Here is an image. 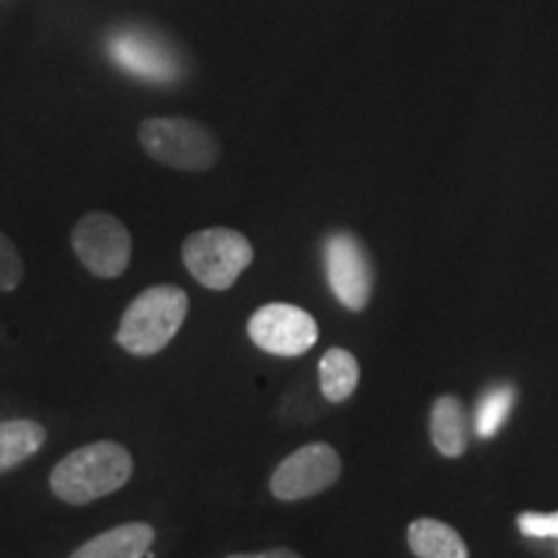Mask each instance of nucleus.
<instances>
[{"label":"nucleus","instance_id":"nucleus-11","mask_svg":"<svg viewBox=\"0 0 558 558\" xmlns=\"http://www.w3.org/2000/svg\"><path fill=\"white\" fill-rule=\"evenodd\" d=\"M432 442L445 458H460L469 448V416L456 396H442L432 407Z\"/></svg>","mask_w":558,"mask_h":558},{"label":"nucleus","instance_id":"nucleus-7","mask_svg":"<svg viewBox=\"0 0 558 558\" xmlns=\"http://www.w3.org/2000/svg\"><path fill=\"white\" fill-rule=\"evenodd\" d=\"M341 476L339 452L326 442H311L292 452L271 473L269 488L279 501L311 499Z\"/></svg>","mask_w":558,"mask_h":558},{"label":"nucleus","instance_id":"nucleus-10","mask_svg":"<svg viewBox=\"0 0 558 558\" xmlns=\"http://www.w3.org/2000/svg\"><path fill=\"white\" fill-rule=\"evenodd\" d=\"M153 541L156 530L148 522H128V525L111 527L107 533L96 535L81 548L73 550L75 558H148L153 556Z\"/></svg>","mask_w":558,"mask_h":558},{"label":"nucleus","instance_id":"nucleus-8","mask_svg":"<svg viewBox=\"0 0 558 558\" xmlns=\"http://www.w3.org/2000/svg\"><path fill=\"white\" fill-rule=\"evenodd\" d=\"M248 337L275 357H300L318 341V324L298 305L269 303L251 316Z\"/></svg>","mask_w":558,"mask_h":558},{"label":"nucleus","instance_id":"nucleus-2","mask_svg":"<svg viewBox=\"0 0 558 558\" xmlns=\"http://www.w3.org/2000/svg\"><path fill=\"white\" fill-rule=\"evenodd\" d=\"M104 52L130 78L173 86L186 78V54L169 34L143 21H122L104 37Z\"/></svg>","mask_w":558,"mask_h":558},{"label":"nucleus","instance_id":"nucleus-14","mask_svg":"<svg viewBox=\"0 0 558 558\" xmlns=\"http://www.w3.org/2000/svg\"><path fill=\"white\" fill-rule=\"evenodd\" d=\"M320 375V393L329 403H344L352 399L360 383V365L352 352L333 347L320 357L318 365Z\"/></svg>","mask_w":558,"mask_h":558},{"label":"nucleus","instance_id":"nucleus-6","mask_svg":"<svg viewBox=\"0 0 558 558\" xmlns=\"http://www.w3.org/2000/svg\"><path fill=\"white\" fill-rule=\"evenodd\" d=\"M75 256L83 267L99 279H117L130 267L132 235L120 218L109 213H88L75 222L73 235Z\"/></svg>","mask_w":558,"mask_h":558},{"label":"nucleus","instance_id":"nucleus-5","mask_svg":"<svg viewBox=\"0 0 558 558\" xmlns=\"http://www.w3.org/2000/svg\"><path fill=\"white\" fill-rule=\"evenodd\" d=\"M190 275L207 290H230L254 262V248L239 230L207 228L192 233L181 246Z\"/></svg>","mask_w":558,"mask_h":558},{"label":"nucleus","instance_id":"nucleus-15","mask_svg":"<svg viewBox=\"0 0 558 558\" xmlns=\"http://www.w3.org/2000/svg\"><path fill=\"white\" fill-rule=\"evenodd\" d=\"M514 401H518V388L512 383H497V386L488 388L478 399L476 414H473V432L481 439L497 437L512 414Z\"/></svg>","mask_w":558,"mask_h":558},{"label":"nucleus","instance_id":"nucleus-17","mask_svg":"<svg viewBox=\"0 0 558 558\" xmlns=\"http://www.w3.org/2000/svg\"><path fill=\"white\" fill-rule=\"evenodd\" d=\"M518 527L522 535H527V538H558V512H525L518 518Z\"/></svg>","mask_w":558,"mask_h":558},{"label":"nucleus","instance_id":"nucleus-4","mask_svg":"<svg viewBox=\"0 0 558 558\" xmlns=\"http://www.w3.org/2000/svg\"><path fill=\"white\" fill-rule=\"evenodd\" d=\"M140 145L153 160L177 171H209L220 158L213 132L186 117H150L140 124Z\"/></svg>","mask_w":558,"mask_h":558},{"label":"nucleus","instance_id":"nucleus-3","mask_svg":"<svg viewBox=\"0 0 558 558\" xmlns=\"http://www.w3.org/2000/svg\"><path fill=\"white\" fill-rule=\"evenodd\" d=\"M190 295L177 284H156L132 300L122 313L117 344L132 357H153L163 352L184 326Z\"/></svg>","mask_w":558,"mask_h":558},{"label":"nucleus","instance_id":"nucleus-12","mask_svg":"<svg viewBox=\"0 0 558 558\" xmlns=\"http://www.w3.org/2000/svg\"><path fill=\"white\" fill-rule=\"evenodd\" d=\"M47 432L34 418H5L0 422V473L19 469L37 456L45 445Z\"/></svg>","mask_w":558,"mask_h":558},{"label":"nucleus","instance_id":"nucleus-13","mask_svg":"<svg viewBox=\"0 0 558 558\" xmlns=\"http://www.w3.org/2000/svg\"><path fill=\"white\" fill-rule=\"evenodd\" d=\"M409 548L422 558H465L469 548L450 525L437 520H416L409 525Z\"/></svg>","mask_w":558,"mask_h":558},{"label":"nucleus","instance_id":"nucleus-16","mask_svg":"<svg viewBox=\"0 0 558 558\" xmlns=\"http://www.w3.org/2000/svg\"><path fill=\"white\" fill-rule=\"evenodd\" d=\"M24 279V262L9 235L0 233V292L16 290Z\"/></svg>","mask_w":558,"mask_h":558},{"label":"nucleus","instance_id":"nucleus-9","mask_svg":"<svg viewBox=\"0 0 558 558\" xmlns=\"http://www.w3.org/2000/svg\"><path fill=\"white\" fill-rule=\"evenodd\" d=\"M324 267L333 298L349 311H362L373 295V264L352 233H333L324 243Z\"/></svg>","mask_w":558,"mask_h":558},{"label":"nucleus","instance_id":"nucleus-1","mask_svg":"<svg viewBox=\"0 0 558 558\" xmlns=\"http://www.w3.org/2000/svg\"><path fill=\"white\" fill-rule=\"evenodd\" d=\"M132 469L135 463L124 445L101 439L62 458L52 469L50 488L65 505L83 507L120 492L132 478Z\"/></svg>","mask_w":558,"mask_h":558}]
</instances>
